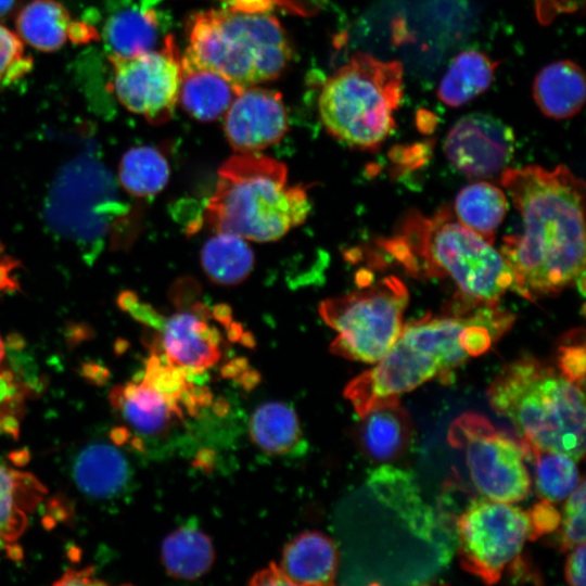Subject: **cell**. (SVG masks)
Masks as SVG:
<instances>
[{
  "mask_svg": "<svg viewBox=\"0 0 586 586\" xmlns=\"http://www.w3.org/2000/svg\"><path fill=\"white\" fill-rule=\"evenodd\" d=\"M501 184L520 212L523 233L504 239L500 253L513 291L533 300L584 284L585 183L568 167L506 168Z\"/></svg>",
  "mask_w": 586,
  "mask_h": 586,
  "instance_id": "6da1fadb",
  "label": "cell"
},
{
  "mask_svg": "<svg viewBox=\"0 0 586 586\" xmlns=\"http://www.w3.org/2000/svg\"><path fill=\"white\" fill-rule=\"evenodd\" d=\"M498 303L428 315L404 324L390 351L369 370L353 379L344 396L361 418L369 411L487 352L513 323Z\"/></svg>",
  "mask_w": 586,
  "mask_h": 586,
  "instance_id": "7a4b0ae2",
  "label": "cell"
},
{
  "mask_svg": "<svg viewBox=\"0 0 586 586\" xmlns=\"http://www.w3.org/2000/svg\"><path fill=\"white\" fill-rule=\"evenodd\" d=\"M380 244L411 276L450 279L471 301L495 304L513 291V275L501 253L449 207L430 217L408 213Z\"/></svg>",
  "mask_w": 586,
  "mask_h": 586,
  "instance_id": "3957f363",
  "label": "cell"
},
{
  "mask_svg": "<svg viewBox=\"0 0 586 586\" xmlns=\"http://www.w3.org/2000/svg\"><path fill=\"white\" fill-rule=\"evenodd\" d=\"M487 397L491 407L512 423L521 444L564 453L577 461L583 458V387L559 369L523 354L498 372Z\"/></svg>",
  "mask_w": 586,
  "mask_h": 586,
  "instance_id": "277c9868",
  "label": "cell"
},
{
  "mask_svg": "<svg viewBox=\"0 0 586 586\" xmlns=\"http://www.w3.org/2000/svg\"><path fill=\"white\" fill-rule=\"evenodd\" d=\"M310 208L306 188L288 186L282 162L246 152L233 154L218 169L204 218L215 232L269 242L302 224Z\"/></svg>",
  "mask_w": 586,
  "mask_h": 586,
  "instance_id": "5b68a950",
  "label": "cell"
},
{
  "mask_svg": "<svg viewBox=\"0 0 586 586\" xmlns=\"http://www.w3.org/2000/svg\"><path fill=\"white\" fill-rule=\"evenodd\" d=\"M188 36L186 51L241 89L276 79L292 58L285 30L265 11L198 12L189 22Z\"/></svg>",
  "mask_w": 586,
  "mask_h": 586,
  "instance_id": "8992f818",
  "label": "cell"
},
{
  "mask_svg": "<svg viewBox=\"0 0 586 586\" xmlns=\"http://www.w3.org/2000/svg\"><path fill=\"white\" fill-rule=\"evenodd\" d=\"M403 75L398 61L355 53L321 89L318 111L328 133L351 148L378 149L395 127Z\"/></svg>",
  "mask_w": 586,
  "mask_h": 586,
  "instance_id": "52a82bcc",
  "label": "cell"
},
{
  "mask_svg": "<svg viewBox=\"0 0 586 586\" xmlns=\"http://www.w3.org/2000/svg\"><path fill=\"white\" fill-rule=\"evenodd\" d=\"M408 301L404 282L390 275L365 289L321 302L319 314L336 332L332 353L351 360L378 362L402 332Z\"/></svg>",
  "mask_w": 586,
  "mask_h": 586,
  "instance_id": "ba28073f",
  "label": "cell"
},
{
  "mask_svg": "<svg viewBox=\"0 0 586 586\" xmlns=\"http://www.w3.org/2000/svg\"><path fill=\"white\" fill-rule=\"evenodd\" d=\"M209 395L198 387L193 377L153 351L140 380L114 387L112 406L126 425L140 437L160 438L183 421Z\"/></svg>",
  "mask_w": 586,
  "mask_h": 586,
  "instance_id": "9c48e42d",
  "label": "cell"
},
{
  "mask_svg": "<svg viewBox=\"0 0 586 586\" xmlns=\"http://www.w3.org/2000/svg\"><path fill=\"white\" fill-rule=\"evenodd\" d=\"M448 443L466 456L471 480L483 497L517 502L530 492L531 479L518 442L477 412H464L449 425Z\"/></svg>",
  "mask_w": 586,
  "mask_h": 586,
  "instance_id": "30bf717a",
  "label": "cell"
},
{
  "mask_svg": "<svg viewBox=\"0 0 586 586\" xmlns=\"http://www.w3.org/2000/svg\"><path fill=\"white\" fill-rule=\"evenodd\" d=\"M456 527L462 568L486 584L497 583L531 539L527 511L485 497L467 506Z\"/></svg>",
  "mask_w": 586,
  "mask_h": 586,
  "instance_id": "8fae6325",
  "label": "cell"
},
{
  "mask_svg": "<svg viewBox=\"0 0 586 586\" xmlns=\"http://www.w3.org/2000/svg\"><path fill=\"white\" fill-rule=\"evenodd\" d=\"M118 102L152 125L168 122L178 104L180 55L171 35L161 49L129 56H107Z\"/></svg>",
  "mask_w": 586,
  "mask_h": 586,
  "instance_id": "7c38bea8",
  "label": "cell"
},
{
  "mask_svg": "<svg viewBox=\"0 0 586 586\" xmlns=\"http://www.w3.org/2000/svg\"><path fill=\"white\" fill-rule=\"evenodd\" d=\"M514 145V133L508 125L489 114L471 113L455 123L443 148L457 170L482 178L506 169Z\"/></svg>",
  "mask_w": 586,
  "mask_h": 586,
  "instance_id": "4fadbf2b",
  "label": "cell"
},
{
  "mask_svg": "<svg viewBox=\"0 0 586 586\" xmlns=\"http://www.w3.org/2000/svg\"><path fill=\"white\" fill-rule=\"evenodd\" d=\"M224 118L225 135L237 153L267 149L280 142L289 130L281 93L257 85L241 89Z\"/></svg>",
  "mask_w": 586,
  "mask_h": 586,
  "instance_id": "5bb4252c",
  "label": "cell"
},
{
  "mask_svg": "<svg viewBox=\"0 0 586 586\" xmlns=\"http://www.w3.org/2000/svg\"><path fill=\"white\" fill-rule=\"evenodd\" d=\"M211 313L203 304L156 319L160 353L168 362L191 377L203 373L221 358V333L211 323Z\"/></svg>",
  "mask_w": 586,
  "mask_h": 586,
  "instance_id": "9a60e30c",
  "label": "cell"
},
{
  "mask_svg": "<svg viewBox=\"0 0 586 586\" xmlns=\"http://www.w3.org/2000/svg\"><path fill=\"white\" fill-rule=\"evenodd\" d=\"M71 474L75 486L85 496L109 500L125 493L132 479V469L117 443L95 440L76 451Z\"/></svg>",
  "mask_w": 586,
  "mask_h": 586,
  "instance_id": "2e32d148",
  "label": "cell"
},
{
  "mask_svg": "<svg viewBox=\"0 0 586 586\" xmlns=\"http://www.w3.org/2000/svg\"><path fill=\"white\" fill-rule=\"evenodd\" d=\"M16 34L31 48L52 52L68 40L86 42L95 30L82 22H75L69 11L56 0H30L22 5L15 18Z\"/></svg>",
  "mask_w": 586,
  "mask_h": 586,
  "instance_id": "e0dca14e",
  "label": "cell"
},
{
  "mask_svg": "<svg viewBox=\"0 0 586 586\" xmlns=\"http://www.w3.org/2000/svg\"><path fill=\"white\" fill-rule=\"evenodd\" d=\"M240 90L219 73L199 63L188 51L180 55L178 102L191 117L201 122L224 117Z\"/></svg>",
  "mask_w": 586,
  "mask_h": 586,
  "instance_id": "ac0fdd59",
  "label": "cell"
},
{
  "mask_svg": "<svg viewBox=\"0 0 586 586\" xmlns=\"http://www.w3.org/2000/svg\"><path fill=\"white\" fill-rule=\"evenodd\" d=\"M339 556L334 543L318 532H305L283 549L279 565L293 586L332 585Z\"/></svg>",
  "mask_w": 586,
  "mask_h": 586,
  "instance_id": "d6986e66",
  "label": "cell"
},
{
  "mask_svg": "<svg viewBox=\"0 0 586 586\" xmlns=\"http://www.w3.org/2000/svg\"><path fill=\"white\" fill-rule=\"evenodd\" d=\"M585 95L584 72L571 60L548 64L535 77L534 100L550 118L565 119L576 115L584 105Z\"/></svg>",
  "mask_w": 586,
  "mask_h": 586,
  "instance_id": "ffe728a7",
  "label": "cell"
},
{
  "mask_svg": "<svg viewBox=\"0 0 586 586\" xmlns=\"http://www.w3.org/2000/svg\"><path fill=\"white\" fill-rule=\"evenodd\" d=\"M156 11L143 2L125 4L104 23L102 38L107 56H129L154 49L160 38Z\"/></svg>",
  "mask_w": 586,
  "mask_h": 586,
  "instance_id": "44dd1931",
  "label": "cell"
},
{
  "mask_svg": "<svg viewBox=\"0 0 586 586\" xmlns=\"http://www.w3.org/2000/svg\"><path fill=\"white\" fill-rule=\"evenodd\" d=\"M358 429L362 450L378 461L400 457L412 440V424L399 402L380 406L364 417Z\"/></svg>",
  "mask_w": 586,
  "mask_h": 586,
  "instance_id": "7402d4cb",
  "label": "cell"
},
{
  "mask_svg": "<svg viewBox=\"0 0 586 586\" xmlns=\"http://www.w3.org/2000/svg\"><path fill=\"white\" fill-rule=\"evenodd\" d=\"M497 66L498 62L483 52L467 50L459 53L441 79L440 101L450 107L469 103L489 88Z\"/></svg>",
  "mask_w": 586,
  "mask_h": 586,
  "instance_id": "603a6c76",
  "label": "cell"
},
{
  "mask_svg": "<svg viewBox=\"0 0 586 586\" xmlns=\"http://www.w3.org/2000/svg\"><path fill=\"white\" fill-rule=\"evenodd\" d=\"M42 493L31 475L0 466V548H5L23 534L27 512Z\"/></svg>",
  "mask_w": 586,
  "mask_h": 586,
  "instance_id": "cb8c5ba5",
  "label": "cell"
},
{
  "mask_svg": "<svg viewBox=\"0 0 586 586\" xmlns=\"http://www.w3.org/2000/svg\"><path fill=\"white\" fill-rule=\"evenodd\" d=\"M201 264L213 282L233 285L252 272L255 256L246 239L230 232H215L203 245Z\"/></svg>",
  "mask_w": 586,
  "mask_h": 586,
  "instance_id": "d4e9b609",
  "label": "cell"
},
{
  "mask_svg": "<svg viewBox=\"0 0 586 586\" xmlns=\"http://www.w3.org/2000/svg\"><path fill=\"white\" fill-rule=\"evenodd\" d=\"M162 561L177 578L192 579L206 573L214 562L211 539L195 525H183L171 532L162 545Z\"/></svg>",
  "mask_w": 586,
  "mask_h": 586,
  "instance_id": "484cf974",
  "label": "cell"
},
{
  "mask_svg": "<svg viewBox=\"0 0 586 586\" xmlns=\"http://www.w3.org/2000/svg\"><path fill=\"white\" fill-rule=\"evenodd\" d=\"M455 213L461 224L494 243L495 230L507 213V199L495 184L477 181L458 192Z\"/></svg>",
  "mask_w": 586,
  "mask_h": 586,
  "instance_id": "4316f807",
  "label": "cell"
},
{
  "mask_svg": "<svg viewBox=\"0 0 586 586\" xmlns=\"http://www.w3.org/2000/svg\"><path fill=\"white\" fill-rule=\"evenodd\" d=\"M253 442L263 450L273 455H286L298 450L302 432L293 408L283 403L260 405L250 421Z\"/></svg>",
  "mask_w": 586,
  "mask_h": 586,
  "instance_id": "83f0119b",
  "label": "cell"
},
{
  "mask_svg": "<svg viewBox=\"0 0 586 586\" xmlns=\"http://www.w3.org/2000/svg\"><path fill=\"white\" fill-rule=\"evenodd\" d=\"M520 445L524 459L534 463L535 487L539 497L550 502L566 499L581 482L577 460L564 453Z\"/></svg>",
  "mask_w": 586,
  "mask_h": 586,
  "instance_id": "f1b7e54d",
  "label": "cell"
},
{
  "mask_svg": "<svg viewBox=\"0 0 586 586\" xmlns=\"http://www.w3.org/2000/svg\"><path fill=\"white\" fill-rule=\"evenodd\" d=\"M169 165L154 146L139 145L126 151L118 165V180L130 194L146 198L160 193L168 183Z\"/></svg>",
  "mask_w": 586,
  "mask_h": 586,
  "instance_id": "f546056e",
  "label": "cell"
},
{
  "mask_svg": "<svg viewBox=\"0 0 586 586\" xmlns=\"http://www.w3.org/2000/svg\"><path fill=\"white\" fill-rule=\"evenodd\" d=\"M33 66V59L17 34L0 24V89L30 73Z\"/></svg>",
  "mask_w": 586,
  "mask_h": 586,
  "instance_id": "4dcf8cb0",
  "label": "cell"
},
{
  "mask_svg": "<svg viewBox=\"0 0 586 586\" xmlns=\"http://www.w3.org/2000/svg\"><path fill=\"white\" fill-rule=\"evenodd\" d=\"M585 481L582 479L569 495L564 507L560 538L562 551L585 543Z\"/></svg>",
  "mask_w": 586,
  "mask_h": 586,
  "instance_id": "1f68e13d",
  "label": "cell"
},
{
  "mask_svg": "<svg viewBox=\"0 0 586 586\" xmlns=\"http://www.w3.org/2000/svg\"><path fill=\"white\" fill-rule=\"evenodd\" d=\"M585 346L576 341H568L559 347L558 368L572 382L581 387L585 382Z\"/></svg>",
  "mask_w": 586,
  "mask_h": 586,
  "instance_id": "d6a6232c",
  "label": "cell"
},
{
  "mask_svg": "<svg viewBox=\"0 0 586 586\" xmlns=\"http://www.w3.org/2000/svg\"><path fill=\"white\" fill-rule=\"evenodd\" d=\"M551 504L542 499L527 511L531 522L530 540H535L544 534L552 533L559 527L561 514Z\"/></svg>",
  "mask_w": 586,
  "mask_h": 586,
  "instance_id": "836d02e7",
  "label": "cell"
},
{
  "mask_svg": "<svg viewBox=\"0 0 586 586\" xmlns=\"http://www.w3.org/2000/svg\"><path fill=\"white\" fill-rule=\"evenodd\" d=\"M565 578L573 586H585V543L572 548L565 565Z\"/></svg>",
  "mask_w": 586,
  "mask_h": 586,
  "instance_id": "e575fe53",
  "label": "cell"
},
{
  "mask_svg": "<svg viewBox=\"0 0 586 586\" xmlns=\"http://www.w3.org/2000/svg\"><path fill=\"white\" fill-rule=\"evenodd\" d=\"M21 263L9 255L0 253V292H18L21 286L14 276Z\"/></svg>",
  "mask_w": 586,
  "mask_h": 586,
  "instance_id": "d590c367",
  "label": "cell"
},
{
  "mask_svg": "<svg viewBox=\"0 0 586 586\" xmlns=\"http://www.w3.org/2000/svg\"><path fill=\"white\" fill-rule=\"evenodd\" d=\"M575 8V0H537V13L543 22H549L557 13L569 12Z\"/></svg>",
  "mask_w": 586,
  "mask_h": 586,
  "instance_id": "8d00e7d4",
  "label": "cell"
},
{
  "mask_svg": "<svg viewBox=\"0 0 586 586\" xmlns=\"http://www.w3.org/2000/svg\"><path fill=\"white\" fill-rule=\"evenodd\" d=\"M251 585H290L282 570L276 563H271L268 568L257 572Z\"/></svg>",
  "mask_w": 586,
  "mask_h": 586,
  "instance_id": "74e56055",
  "label": "cell"
},
{
  "mask_svg": "<svg viewBox=\"0 0 586 586\" xmlns=\"http://www.w3.org/2000/svg\"><path fill=\"white\" fill-rule=\"evenodd\" d=\"M56 585H99L104 582L99 581L92 574L91 569L68 570L64 575L55 582Z\"/></svg>",
  "mask_w": 586,
  "mask_h": 586,
  "instance_id": "f35d334b",
  "label": "cell"
},
{
  "mask_svg": "<svg viewBox=\"0 0 586 586\" xmlns=\"http://www.w3.org/2000/svg\"><path fill=\"white\" fill-rule=\"evenodd\" d=\"M23 0H0V21L7 20L17 13Z\"/></svg>",
  "mask_w": 586,
  "mask_h": 586,
  "instance_id": "ab89813d",
  "label": "cell"
},
{
  "mask_svg": "<svg viewBox=\"0 0 586 586\" xmlns=\"http://www.w3.org/2000/svg\"><path fill=\"white\" fill-rule=\"evenodd\" d=\"M4 354H5V352H4V343H3V341H2V339L0 336V364L3 360Z\"/></svg>",
  "mask_w": 586,
  "mask_h": 586,
  "instance_id": "60d3db41",
  "label": "cell"
}]
</instances>
